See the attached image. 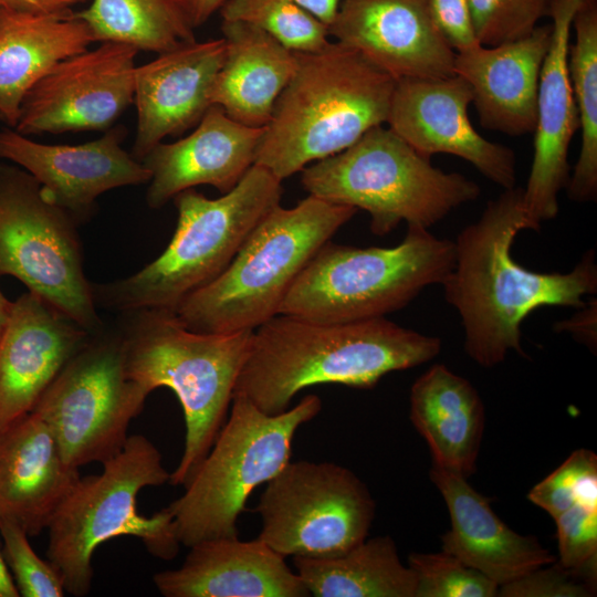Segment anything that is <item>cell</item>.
<instances>
[{"instance_id": "cell-4", "label": "cell", "mask_w": 597, "mask_h": 597, "mask_svg": "<svg viewBox=\"0 0 597 597\" xmlns=\"http://www.w3.org/2000/svg\"><path fill=\"white\" fill-rule=\"evenodd\" d=\"M116 326L128 378L147 396L169 388L181 405L185 446L169 483L186 486L227 420L253 331L198 333L157 307L119 313Z\"/></svg>"}, {"instance_id": "cell-29", "label": "cell", "mask_w": 597, "mask_h": 597, "mask_svg": "<svg viewBox=\"0 0 597 597\" xmlns=\"http://www.w3.org/2000/svg\"><path fill=\"white\" fill-rule=\"evenodd\" d=\"M296 573L315 597H415L416 576L389 535L366 538L336 555L294 556Z\"/></svg>"}, {"instance_id": "cell-31", "label": "cell", "mask_w": 597, "mask_h": 597, "mask_svg": "<svg viewBox=\"0 0 597 597\" xmlns=\"http://www.w3.org/2000/svg\"><path fill=\"white\" fill-rule=\"evenodd\" d=\"M575 43L568 46V73L579 116L582 144L566 190L576 202L597 198V4L586 0L573 20Z\"/></svg>"}, {"instance_id": "cell-15", "label": "cell", "mask_w": 597, "mask_h": 597, "mask_svg": "<svg viewBox=\"0 0 597 597\" xmlns=\"http://www.w3.org/2000/svg\"><path fill=\"white\" fill-rule=\"evenodd\" d=\"M473 94L461 76L396 81L386 124L426 157L449 154L473 165L485 178L510 189L516 182V159L509 147L473 127L468 109Z\"/></svg>"}, {"instance_id": "cell-33", "label": "cell", "mask_w": 597, "mask_h": 597, "mask_svg": "<svg viewBox=\"0 0 597 597\" xmlns=\"http://www.w3.org/2000/svg\"><path fill=\"white\" fill-rule=\"evenodd\" d=\"M408 566L416 576L415 597H494L499 585L455 556L411 553Z\"/></svg>"}, {"instance_id": "cell-24", "label": "cell", "mask_w": 597, "mask_h": 597, "mask_svg": "<svg viewBox=\"0 0 597 597\" xmlns=\"http://www.w3.org/2000/svg\"><path fill=\"white\" fill-rule=\"evenodd\" d=\"M552 24L494 46L455 53L454 74L470 85L472 104L483 127L511 136L534 132L542 64Z\"/></svg>"}, {"instance_id": "cell-28", "label": "cell", "mask_w": 597, "mask_h": 597, "mask_svg": "<svg viewBox=\"0 0 597 597\" xmlns=\"http://www.w3.org/2000/svg\"><path fill=\"white\" fill-rule=\"evenodd\" d=\"M74 13L36 15L0 9V116L13 127L28 92L60 61L94 43Z\"/></svg>"}, {"instance_id": "cell-17", "label": "cell", "mask_w": 597, "mask_h": 597, "mask_svg": "<svg viewBox=\"0 0 597 597\" xmlns=\"http://www.w3.org/2000/svg\"><path fill=\"white\" fill-rule=\"evenodd\" d=\"M328 35L395 81L454 74L455 52L433 22L428 0H342Z\"/></svg>"}, {"instance_id": "cell-46", "label": "cell", "mask_w": 597, "mask_h": 597, "mask_svg": "<svg viewBox=\"0 0 597 597\" xmlns=\"http://www.w3.org/2000/svg\"><path fill=\"white\" fill-rule=\"evenodd\" d=\"M0 121H2L1 116H0Z\"/></svg>"}, {"instance_id": "cell-47", "label": "cell", "mask_w": 597, "mask_h": 597, "mask_svg": "<svg viewBox=\"0 0 597 597\" xmlns=\"http://www.w3.org/2000/svg\"><path fill=\"white\" fill-rule=\"evenodd\" d=\"M0 9H1V7H0Z\"/></svg>"}, {"instance_id": "cell-43", "label": "cell", "mask_w": 597, "mask_h": 597, "mask_svg": "<svg viewBox=\"0 0 597 597\" xmlns=\"http://www.w3.org/2000/svg\"><path fill=\"white\" fill-rule=\"evenodd\" d=\"M327 27L335 18L342 0H294Z\"/></svg>"}, {"instance_id": "cell-20", "label": "cell", "mask_w": 597, "mask_h": 597, "mask_svg": "<svg viewBox=\"0 0 597 597\" xmlns=\"http://www.w3.org/2000/svg\"><path fill=\"white\" fill-rule=\"evenodd\" d=\"M223 59L221 38L185 44L136 66L135 159L142 161L165 137L181 135L200 122L211 106V86Z\"/></svg>"}, {"instance_id": "cell-14", "label": "cell", "mask_w": 597, "mask_h": 597, "mask_svg": "<svg viewBox=\"0 0 597 597\" xmlns=\"http://www.w3.org/2000/svg\"><path fill=\"white\" fill-rule=\"evenodd\" d=\"M137 53L101 42L60 61L28 92L13 129L31 135L111 128L134 103Z\"/></svg>"}, {"instance_id": "cell-42", "label": "cell", "mask_w": 597, "mask_h": 597, "mask_svg": "<svg viewBox=\"0 0 597 597\" xmlns=\"http://www.w3.org/2000/svg\"><path fill=\"white\" fill-rule=\"evenodd\" d=\"M227 0H182L193 28L203 24Z\"/></svg>"}, {"instance_id": "cell-35", "label": "cell", "mask_w": 597, "mask_h": 597, "mask_svg": "<svg viewBox=\"0 0 597 597\" xmlns=\"http://www.w3.org/2000/svg\"><path fill=\"white\" fill-rule=\"evenodd\" d=\"M4 561L21 597H63L64 582L54 565L32 548L28 533L14 522L0 517Z\"/></svg>"}, {"instance_id": "cell-11", "label": "cell", "mask_w": 597, "mask_h": 597, "mask_svg": "<svg viewBox=\"0 0 597 597\" xmlns=\"http://www.w3.org/2000/svg\"><path fill=\"white\" fill-rule=\"evenodd\" d=\"M78 226L29 172L0 166V276L18 279L94 334L106 324L85 276Z\"/></svg>"}, {"instance_id": "cell-36", "label": "cell", "mask_w": 597, "mask_h": 597, "mask_svg": "<svg viewBox=\"0 0 597 597\" xmlns=\"http://www.w3.org/2000/svg\"><path fill=\"white\" fill-rule=\"evenodd\" d=\"M476 38L494 46L530 34L548 12L549 0H469Z\"/></svg>"}, {"instance_id": "cell-13", "label": "cell", "mask_w": 597, "mask_h": 597, "mask_svg": "<svg viewBox=\"0 0 597 597\" xmlns=\"http://www.w3.org/2000/svg\"><path fill=\"white\" fill-rule=\"evenodd\" d=\"M259 538L287 556L344 553L367 538L376 504L367 485L339 464L289 461L262 492L255 509Z\"/></svg>"}, {"instance_id": "cell-1", "label": "cell", "mask_w": 597, "mask_h": 597, "mask_svg": "<svg viewBox=\"0 0 597 597\" xmlns=\"http://www.w3.org/2000/svg\"><path fill=\"white\" fill-rule=\"evenodd\" d=\"M523 230L538 231L527 216L523 188L504 189L453 241L454 265L441 284L446 301L460 315L467 355L485 368L502 363L511 350L525 356L521 325L533 311L547 305L579 308L597 290L593 249L567 273L519 264L511 249Z\"/></svg>"}, {"instance_id": "cell-21", "label": "cell", "mask_w": 597, "mask_h": 597, "mask_svg": "<svg viewBox=\"0 0 597 597\" xmlns=\"http://www.w3.org/2000/svg\"><path fill=\"white\" fill-rule=\"evenodd\" d=\"M264 127H251L211 105L196 129L174 143L157 144L142 160L150 172L146 202L159 209L177 193L209 185L222 195L255 164Z\"/></svg>"}, {"instance_id": "cell-34", "label": "cell", "mask_w": 597, "mask_h": 597, "mask_svg": "<svg viewBox=\"0 0 597 597\" xmlns=\"http://www.w3.org/2000/svg\"><path fill=\"white\" fill-rule=\"evenodd\" d=\"M527 499L553 519L577 503L597 505V455L586 449L573 451Z\"/></svg>"}, {"instance_id": "cell-16", "label": "cell", "mask_w": 597, "mask_h": 597, "mask_svg": "<svg viewBox=\"0 0 597 597\" xmlns=\"http://www.w3.org/2000/svg\"><path fill=\"white\" fill-rule=\"evenodd\" d=\"M127 130L112 126L80 145L38 143L15 129H0V159L29 172L45 195L82 224L93 216L102 193L150 180L149 170L123 147Z\"/></svg>"}, {"instance_id": "cell-38", "label": "cell", "mask_w": 597, "mask_h": 597, "mask_svg": "<svg viewBox=\"0 0 597 597\" xmlns=\"http://www.w3.org/2000/svg\"><path fill=\"white\" fill-rule=\"evenodd\" d=\"M596 584L564 567L557 559L499 586L503 597H587Z\"/></svg>"}, {"instance_id": "cell-30", "label": "cell", "mask_w": 597, "mask_h": 597, "mask_svg": "<svg viewBox=\"0 0 597 597\" xmlns=\"http://www.w3.org/2000/svg\"><path fill=\"white\" fill-rule=\"evenodd\" d=\"M74 14L95 42H116L136 50L171 51L196 41L182 0H91Z\"/></svg>"}, {"instance_id": "cell-19", "label": "cell", "mask_w": 597, "mask_h": 597, "mask_svg": "<svg viewBox=\"0 0 597 597\" xmlns=\"http://www.w3.org/2000/svg\"><path fill=\"white\" fill-rule=\"evenodd\" d=\"M585 1L549 0L552 34L538 81L534 155L523 188L527 216L538 230L557 216L558 196L570 176L568 149L579 129V116L567 59L573 20Z\"/></svg>"}, {"instance_id": "cell-40", "label": "cell", "mask_w": 597, "mask_h": 597, "mask_svg": "<svg viewBox=\"0 0 597 597\" xmlns=\"http://www.w3.org/2000/svg\"><path fill=\"white\" fill-rule=\"evenodd\" d=\"M576 310V313L568 320L555 323L554 329L558 333H569L576 341L595 353L597 347V300L593 297L584 306Z\"/></svg>"}, {"instance_id": "cell-27", "label": "cell", "mask_w": 597, "mask_h": 597, "mask_svg": "<svg viewBox=\"0 0 597 597\" xmlns=\"http://www.w3.org/2000/svg\"><path fill=\"white\" fill-rule=\"evenodd\" d=\"M410 420L428 443L432 464L467 479L475 472L485 409L468 379L432 365L411 386Z\"/></svg>"}, {"instance_id": "cell-7", "label": "cell", "mask_w": 597, "mask_h": 597, "mask_svg": "<svg viewBox=\"0 0 597 597\" xmlns=\"http://www.w3.org/2000/svg\"><path fill=\"white\" fill-rule=\"evenodd\" d=\"M102 465L100 474L80 478L46 528V559L61 574L66 594L75 597L90 593L94 553L112 538L134 536L165 561L175 558L180 546L168 507L150 516L137 510L144 488L169 482L157 447L143 434H132Z\"/></svg>"}, {"instance_id": "cell-8", "label": "cell", "mask_w": 597, "mask_h": 597, "mask_svg": "<svg viewBox=\"0 0 597 597\" xmlns=\"http://www.w3.org/2000/svg\"><path fill=\"white\" fill-rule=\"evenodd\" d=\"M301 182L311 196L367 211L370 230L379 237L402 221L429 229L481 193L476 182L434 167L429 157L384 125L306 166Z\"/></svg>"}, {"instance_id": "cell-32", "label": "cell", "mask_w": 597, "mask_h": 597, "mask_svg": "<svg viewBox=\"0 0 597 597\" xmlns=\"http://www.w3.org/2000/svg\"><path fill=\"white\" fill-rule=\"evenodd\" d=\"M222 21L258 27L294 52H316L328 43V27L294 0H227Z\"/></svg>"}, {"instance_id": "cell-22", "label": "cell", "mask_w": 597, "mask_h": 597, "mask_svg": "<svg viewBox=\"0 0 597 597\" xmlns=\"http://www.w3.org/2000/svg\"><path fill=\"white\" fill-rule=\"evenodd\" d=\"M175 569L154 574L165 597H306L311 596L285 557L256 537H219L189 547Z\"/></svg>"}, {"instance_id": "cell-37", "label": "cell", "mask_w": 597, "mask_h": 597, "mask_svg": "<svg viewBox=\"0 0 597 597\" xmlns=\"http://www.w3.org/2000/svg\"><path fill=\"white\" fill-rule=\"evenodd\" d=\"M557 561L596 584L597 505L577 503L554 519Z\"/></svg>"}, {"instance_id": "cell-26", "label": "cell", "mask_w": 597, "mask_h": 597, "mask_svg": "<svg viewBox=\"0 0 597 597\" xmlns=\"http://www.w3.org/2000/svg\"><path fill=\"white\" fill-rule=\"evenodd\" d=\"M224 59L210 91L211 105L243 125L264 127L296 69V54L258 27L222 21Z\"/></svg>"}, {"instance_id": "cell-3", "label": "cell", "mask_w": 597, "mask_h": 597, "mask_svg": "<svg viewBox=\"0 0 597 597\" xmlns=\"http://www.w3.org/2000/svg\"><path fill=\"white\" fill-rule=\"evenodd\" d=\"M295 54V72L275 102L255 154V164L281 181L386 124L396 85L336 41Z\"/></svg>"}, {"instance_id": "cell-25", "label": "cell", "mask_w": 597, "mask_h": 597, "mask_svg": "<svg viewBox=\"0 0 597 597\" xmlns=\"http://www.w3.org/2000/svg\"><path fill=\"white\" fill-rule=\"evenodd\" d=\"M80 478V469L64 460L52 431L35 413L0 436V517L29 536L48 528Z\"/></svg>"}, {"instance_id": "cell-12", "label": "cell", "mask_w": 597, "mask_h": 597, "mask_svg": "<svg viewBox=\"0 0 597 597\" xmlns=\"http://www.w3.org/2000/svg\"><path fill=\"white\" fill-rule=\"evenodd\" d=\"M147 397L127 376L118 327L106 325L66 363L32 413L50 428L64 460L80 469L122 451Z\"/></svg>"}, {"instance_id": "cell-6", "label": "cell", "mask_w": 597, "mask_h": 597, "mask_svg": "<svg viewBox=\"0 0 597 597\" xmlns=\"http://www.w3.org/2000/svg\"><path fill=\"white\" fill-rule=\"evenodd\" d=\"M357 212L308 195L268 212L227 269L187 295L175 313L198 333L253 331L276 314L314 254Z\"/></svg>"}, {"instance_id": "cell-44", "label": "cell", "mask_w": 597, "mask_h": 597, "mask_svg": "<svg viewBox=\"0 0 597 597\" xmlns=\"http://www.w3.org/2000/svg\"><path fill=\"white\" fill-rule=\"evenodd\" d=\"M0 597H19L13 578L4 561L2 547L0 545Z\"/></svg>"}, {"instance_id": "cell-45", "label": "cell", "mask_w": 597, "mask_h": 597, "mask_svg": "<svg viewBox=\"0 0 597 597\" xmlns=\"http://www.w3.org/2000/svg\"><path fill=\"white\" fill-rule=\"evenodd\" d=\"M11 306H12V302L7 298V296L3 294V292L0 289V335L8 321Z\"/></svg>"}, {"instance_id": "cell-41", "label": "cell", "mask_w": 597, "mask_h": 597, "mask_svg": "<svg viewBox=\"0 0 597 597\" xmlns=\"http://www.w3.org/2000/svg\"><path fill=\"white\" fill-rule=\"evenodd\" d=\"M91 0H0L2 9L36 15L69 17L74 7Z\"/></svg>"}, {"instance_id": "cell-5", "label": "cell", "mask_w": 597, "mask_h": 597, "mask_svg": "<svg viewBox=\"0 0 597 597\" xmlns=\"http://www.w3.org/2000/svg\"><path fill=\"white\" fill-rule=\"evenodd\" d=\"M282 195V181L256 164L219 198H207L193 188L177 193L172 198L177 227L165 251L127 277L92 283L96 307L118 314L156 307L175 311L187 295L227 269Z\"/></svg>"}, {"instance_id": "cell-18", "label": "cell", "mask_w": 597, "mask_h": 597, "mask_svg": "<svg viewBox=\"0 0 597 597\" xmlns=\"http://www.w3.org/2000/svg\"><path fill=\"white\" fill-rule=\"evenodd\" d=\"M91 335L32 292L12 302L0 335V436L33 411Z\"/></svg>"}, {"instance_id": "cell-9", "label": "cell", "mask_w": 597, "mask_h": 597, "mask_svg": "<svg viewBox=\"0 0 597 597\" xmlns=\"http://www.w3.org/2000/svg\"><path fill=\"white\" fill-rule=\"evenodd\" d=\"M454 242L408 226L392 248L327 241L298 274L279 314L320 323H349L398 311L426 287L441 285L454 265Z\"/></svg>"}, {"instance_id": "cell-2", "label": "cell", "mask_w": 597, "mask_h": 597, "mask_svg": "<svg viewBox=\"0 0 597 597\" xmlns=\"http://www.w3.org/2000/svg\"><path fill=\"white\" fill-rule=\"evenodd\" d=\"M440 350L438 337L386 317L320 323L276 314L253 329L233 395L277 415L307 387L369 389L385 375L427 363Z\"/></svg>"}, {"instance_id": "cell-10", "label": "cell", "mask_w": 597, "mask_h": 597, "mask_svg": "<svg viewBox=\"0 0 597 597\" xmlns=\"http://www.w3.org/2000/svg\"><path fill=\"white\" fill-rule=\"evenodd\" d=\"M322 409L317 395L277 415L261 411L233 395L230 412L185 492L167 507L180 545L237 537L238 519L252 491L269 482L291 460L297 429Z\"/></svg>"}, {"instance_id": "cell-39", "label": "cell", "mask_w": 597, "mask_h": 597, "mask_svg": "<svg viewBox=\"0 0 597 597\" xmlns=\"http://www.w3.org/2000/svg\"><path fill=\"white\" fill-rule=\"evenodd\" d=\"M428 4L433 22L455 53L480 45L469 0H428Z\"/></svg>"}, {"instance_id": "cell-23", "label": "cell", "mask_w": 597, "mask_h": 597, "mask_svg": "<svg viewBox=\"0 0 597 597\" xmlns=\"http://www.w3.org/2000/svg\"><path fill=\"white\" fill-rule=\"evenodd\" d=\"M429 475L450 517V528L441 537V551L499 586L557 559L537 537L510 528L492 510L490 499L472 488L467 478L436 464Z\"/></svg>"}]
</instances>
